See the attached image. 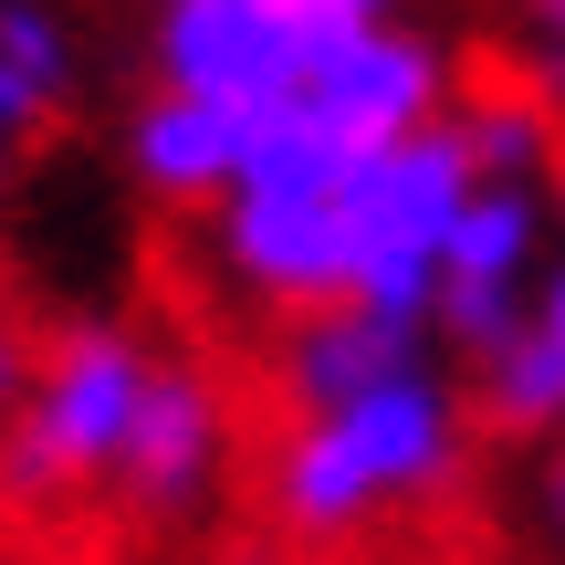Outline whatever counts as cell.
I'll use <instances>...</instances> for the list:
<instances>
[{
	"mask_svg": "<svg viewBox=\"0 0 565 565\" xmlns=\"http://www.w3.org/2000/svg\"><path fill=\"white\" fill-rule=\"evenodd\" d=\"M21 387H32V345H21L11 324H0V419L21 408Z\"/></svg>",
	"mask_w": 565,
	"mask_h": 565,
	"instance_id": "5bb4252c",
	"label": "cell"
},
{
	"mask_svg": "<svg viewBox=\"0 0 565 565\" xmlns=\"http://www.w3.org/2000/svg\"><path fill=\"white\" fill-rule=\"evenodd\" d=\"M221 461H231V408H221V387H210L200 366L158 356L147 408H137V440H126V471H116V503L189 513L210 482H221Z\"/></svg>",
	"mask_w": 565,
	"mask_h": 565,
	"instance_id": "52a82bcc",
	"label": "cell"
},
{
	"mask_svg": "<svg viewBox=\"0 0 565 565\" xmlns=\"http://www.w3.org/2000/svg\"><path fill=\"white\" fill-rule=\"evenodd\" d=\"M324 21L294 0H168L158 11V84L168 95H210L231 116H282L324 53Z\"/></svg>",
	"mask_w": 565,
	"mask_h": 565,
	"instance_id": "277c9868",
	"label": "cell"
},
{
	"mask_svg": "<svg viewBox=\"0 0 565 565\" xmlns=\"http://www.w3.org/2000/svg\"><path fill=\"white\" fill-rule=\"evenodd\" d=\"M482 189L461 126H419L398 147H366L345 168V252H356V282L345 303L387 324H429V294H440V242L461 221V200Z\"/></svg>",
	"mask_w": 565,
	"mask_h": 565,
	"instance_id": "3957f363",
	"label": "cell"
},
{
	"mask_svg": "<svg viewBox=\"0 0 565 565\" xmlns=\"http://www.w3.org/2000/svg\"><path fill=\"white\" fill-rule=\"evenodd\" d=\"M534 273H545V200H534V179H482V189L461 200V221H450V242H440L429 324H440L450 345L482 356L492 335L524 324Z\"/></svg>",
	"mask_w": 565,
	"mask_h": 565,
	"instance_id": "8992f818",
	"label": "cell"
},
{
	"mask_svg": "<svg viewBox=\"0 0 565 565\" xmlns=\"http://www.w3.org/2000/svg\"><path fill=\"white\" fill-rule=\"evenodd\" d=\"M429 366V324H387V315H356V303H324V315L294 324L282 345V387L294 408H335V398H366V387Z\"/></svg>",
	"mask_w": 565,
	"mask_h": 565,
	"instance_id": "9c48e42d",
	"label": "cell"
},
{
	"mask_svg": "<svg viewBox=\"0 0 565 565\" xmlns=\"http://www.w3.org/2000/svg\"><path fill=\"white\" fill-rule=\"evenodd\" d=\"M545 179H555V200H565V126H555V158H545Z\"/></svg>",
	"mask_w": 565,
	"mask_h": 565,
	"instance_id": "2e32d148",
	"label": "cell"
},
{
	"mask_svg": "<svg viewBox=\"0 0 565 565\" xmlns=\"http://www.w3.org/2000/svg\"><path fill=\"white\" fill-rule=\"evenodd\" d=\"M252 158V116H231V105L210 95H147L137 126H126V168H137V189H158V200H231V179H242Z\"/></svg>",
	"mask_w": 565,
	"mask_h": 565,
	"instance_id": "ba28073f",
	"label": "cell"
},
{
	"mask_svg": "<svg viewBox=\"0 0 565 565\" xmlns=\"http://www.w3.org/2000/svg\"><path fill=\"white\" fill-rule=\"evenodd\" d=\"M294 11L324 32H366V21H398V0H294Z\"/></svg>",
	"mask_w": 565,
	"mask_h": 565,
	"instance_id": "4fadbf2b",
	"label": "cell"
},
{
	"mask_svg": "<svg viewBox=\"0 0 565 565\" xmlns=\"http://www.w3.org/2000/svg\"><path fill=\"white\" fill-rule=\"evenodd\" d=\"M74 105V32L53 0H0V147Z\"/></svg>",
	"mask_w": 565,
	"mask_h": 565,
	"instance_id": "30bf717a",
	"label": "cell"
},
{
	"mask_svg": "<svg viewBox=\"0 0 565 565\" xmlns=\"http://www.w3.org/2000/svg\"><path fill=\"white\" fill-rule=\"evenodd\" d=\"M147 377H158V345L126 335V324H74L53 356H32V387L0 419V492H21V503L116 492Z\"/></svg>",
	"mask_w": 565,
	"mask_h": 565,
	"instance_id": "7a4b0ae2",
	"label": "cell"
},
{
	"mask_svg": "<svg viewBox=\"0 0 565 565\" xmlns=\"http://www.w3.org/2000/svg\"><path fill=\"white\" fill-rule=\"evenodd\" d=\"M0 179H11V147H0Z\"/></svg>",
	"mask_w": 565,
	"mask_h": 565,
	"instance_id": "e0dca14e",
	"label": "cell"
},
{
	"mask_svg": "<svg viewBox=\"0 0 565 565\" xmlns=\"http://www.w3.org/2000/svg\"><path fill=\"white\" fill-rule=\"evenodd\" d=\"M440 95H450V63L398 21H366V32H335L315 53V74H303V95L282 116H303L345 158H366V147H398L419 126H440Z\"/></svg>",
	"mask_w": 565,
	"mask_h": 565,
	"instance_id": "5b68a950",
	"label": "cell"
},
{
	"mask_svg": "<svg viewBox=\"0 0 565 565\" xmlns=\"http://www.w3.org/2000/svg\"><path fill=\"white\" fill-rule=\"evenodd\" d=\"M545 534H555V555H565V461L545 471Z\"/></svg>",
	"mask_w": 565,
	"mask_h": 565,
	"instance_id": "9a60e30c",
	"label": "cell"
},
{
	"mask_svg": "<svg viewBox=\"0 0 565 565\" xmlns=\"http://www.w3.org/2000/svg\"><path fill=\"white\" fill-rule=\"evenodd\" d=\"M524 32H534V74L565 95V0H534V11H524Z\"/></svg>",
	"mask_w": 565,
	"mask_h": 565,
	"instance_id": "8fae6325",
	"label": "cell"
},
{
	"mask_svg": "<svg viewBox=\"0 0 565 565\" xmlns=\"http://www.w3.org/2000/svg\"><path fill=\"white\" fill-rule=\"evenodd\" d=\"M461 387L440 366H408V377L366 387V398L303 408L294 440L273 450V513L315 545L377 524V513H408L429 492H450L461 471Z\"/></svg>",
	"mask_w": 565,
	"mask_h": 565,
	"instance_id": "6da1fadb",
	"label": "cell"
},
{
	"mask_svg": "<svg viewBox=\"0 0 565 565\" xmlns=\"http://www.w3.org/2000/svg\"><path fill=\"white\" fill-rule=\"evenodd\" d=\"M524 324H534V335H545L555 356H565V263H545V273H534V303H524Z\"/></svg>",
	"mask_w": 565,
	"mask_h": 565,
	"instance_id": "7c38bea8",
	"label": "cell"
}]
</instances>
